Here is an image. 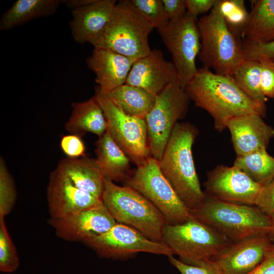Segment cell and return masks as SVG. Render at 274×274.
<instances>
[{"instance_id": "cell-1", "label": "cell", "mask_w": 274, "mask_h": 274, "mask_svg": "<svg viewBox=\"0 0 274 274\" xmlns=\"http://www.w3.org/2000/svg\"><path fill=\"white\" fill-rule=\"evenodd\" d=\"M190 99L212 117L214 128L221 132L231 119L255 114L263 117L265 103L255 101L237 86L232 77L219 75L203 67L184 88Z\"/></svg>"}, {"instance_id": "cell-2", "label": "cell", "mask_w": 274, "mask_h": 274, "mask_svg": "<svg viewBox=\"0 0 274 274\" xmlns=\"http://www.w3.org/2000/svg\"><path fill=\"white\" fill-rule=\"evenodd\" d=\"M197 128L188 122H178L174 127L160 159V169L190 210L204 199L196 171L192 148Z\"/></svg>"}, {"instance_id": "cell-3", "label": "cell", "mask_w": 274, "mask_h": 274, "mask_svg": "<svg viewBox=\"0 0 274 274\" xmlns=\"http://www.w3.org/2000/svg\"><path fill=\"white\" fill-rule=\"evenodd\" d=\"M190 213L191 217L232 243L269 234L271 230L270 217L257 206L223 201L207 194L203 201Z\"/></svg>"}, {"instance_id": "cell-4", "label": "cell", "mask_w": 274, "mask_h": 274, "mask_svg": "<svg viewBox=\"0 0 274 274\" xmlns=\"http://www.w3.org/2000/svg\"><path fill=\"white\" fill-rule=\"evenodd\" d=\"M154 28L130 0L117 2L108 22L91 44L136 61L152 50L149 36Z\"/></svg>"}, {"instance_id": "cell-5", "label": "cell", "mask_w": 274, "mask_h": 274, "mask_svg": "<svg viewBox=\"0 0 274 274\" xmlns=\"http://www.w3.org/2000/svg\"><path fill=\"white\" fill-rule=\"evenodd\" d=\"M201 48L198 55L202 67L215 73L232 75L244 61L242 43L229 29L220 9V0L197 21Z\"/></svg>"}, {"instance_id": "cell-6", "label": "cell", "mask_w": 274, "mask_h": 274, "mask_svg": "<svg viewBox=\"0 0 274 274\" xmlns=\"http://www.w3.org/2000/svg\"><path fill=\"white\" fill-rule=\"evenodd\" d=\"M102 201L117 223L131 227L149 239L163 242L167 224L159 210L133 188L105 179Z\"/></svg>"}, {"instance_id": "cell-7", "label": "cell", "mask_w": 274, "mask_h": 274, "mask_svg": "<svg viewBox=\"0 0 274 274\" xmlns=\"http://www.w3.org/2000/svg\"><path fill=\"white\" fill-rule=\"evenodd\" d=\"M163 242L179 260L194 266L214 260L232 243L191 216L181 224H167L163 231Z\"/></svg>"}, {"instance_id": "cell-8", "label": "cell", "mask_w": 274, "mask_h": 274, "mask_svg": "<svg viewBox=\"0 0 274 274\" xmlns=\"http://www.w3.org/2000/svg\"><path fill=\"white\" fill-rule=\"evenodd\" d=\"M143 195L161 213L167 224H181L191 215L189 209L161 173L158 160L149 157L125 182Z\"/></svg>"}, {"instance_id": "cell-9", "label": "cell", "mask_w": 274, "mask_h": 274, "mask_svg": "<svg viewBox=\"0 0 274 274\" xmlns=\"http://www.w3.org/2000/svg\"><path fill=\"white\" fill-rule=\"evenodd\" d=\"M190 98L176 82L156 97L154 106L145 118L151 156L159 160L178 120L186 115Z\"/></svg>"}, {"instance_id": "cell-10", "label": "cell", "mask_w": 274, "mask_h": 274, "mask_svg": "<svg viewBox=\"0 0 274 274\" xmlns=\"http://www.w3.org/2000/svg\"><path fill=\"white\" fill-rule=\"evenodd\" d=\"M95 97L101 107L107 130L115 143L137 166L151 157L145 120L125 113L95 88Z\"/></svg>"}, {"instance_id": "cell-11", "label": "cell", "mask_w": 274, "mask_h": 274, "mask_svg": "<svg viewBox=\"0 0 274 274\" xmlns=\"http://www.w3.org/2000/svg\"><path fill=\"white\" fill-rule=\"evenodd\" d=\"M197 21L187 12L181 19L169 22L165 28L158 30L171 54L172 62L183 89L198 70L195 59L199 53L201 43Z\"/></svg>"}, {"instance_id": "cell-12", "label": "cell", "mask_w": 274, "mask_h": 274, "mask_svg": "<svg viewBox=\"0 0 274 274\" xmlns=\"http://www.w3.org/2000/svg\"><path fill=\"white\" fill-rule=\"evenodd\" d=\"M83 243L100 257L114 259L127 258L141 252L167 257L174 255L165 243L151 240L134 228L119 223L107 232Z\"/></svg>"}, {"instance_id": "cell-13", "label": "cell", "mask_w": 274, "mask_h": 274, "mask_svg": "<svg viewBox=\"0 0 274 274\" xmlns=\"http://www.w3.org/2000/svg\"><path fill=\"white\" fill-rule=\"evenodd\" d=\"M208 195L230 203L256 206L263 186L234 166L219 165L207 173Z\"/></svg>"}, {"instance_id": "cell-14", "label": "cell", "mask_w": 274, "mask_h": 274, "mask_svg": "<svg viewBox=\"0 0 274 274\" xmlns=\"http://www.w3.org/2000/svg\"><path fill=\"white\" fill-rule=\"evenodd\" d=\"M48 222L59 237L82 242L107 232L117 223L103 202Z\"/></svg>"}, {"instance_id": "cell-15", "label": "cell", "mask_w": 274, "mask_h": 274, "mask_svg": "<svg viewBox=\"0 0 274 274\" xmlns=\"http://www.w3.org/2000/svg\"><path fill=\"white\" fill-rule=\"evenodd\" d=\"M47 197L50 219H61L102 202L77 188L57 168L50 174Z\"/></svg>"}, {"instance_id": "cell-16", "label": "cell", "mask_w": 274, "mask_h": 274, "mask_svg": "<svg viewBox=\"0 0 274 274\" xmlns=\"http://www.w3.org/2000/svg\"><path fill=\"white\" fill-rule=\"evenodd\" d=\"M272 242L268 233L251 236L231 243L211 261L221 274H249L262 262Z\"/></svg>"}, {"instance_id": "cell-17", "label": "cell", "mask_w": 274, "mask_h": 274, "mask_svg": "<svg viewBox=\"0 0 274 274\" xmlns=\"http://www.w3.org/2000/svg\"><path fill=\"white\" fill-rule=\"evenodd\" d=\"M176 82H179V79L173 62L164 58L161 50L153 49L133 62L126 83L157 96Z\"/></svg>"}, {"instance_id": "cell-18", "label": "cell", "mask_w": 274, "mask_h": 274, "mask_svg": "<svg viewBox=\"0 0 274 274\" xmlns=\"http://www.w3.org/2000/svg\"><path fill=\"white\" fill-rule=\"evenodd\" d=\"M259 115L250 114L234 117L227 123L236 156L266 149L274 138V128Z\"/></svg>"}, {"instance_id": "cell-19", "label": "cell", "mask_w": 274, "mask_h": 274, "mask_svg": "<svg viewBox=\"0 0 274 274\" xmlns=\"http://www.w3.org/2000/svg\"><path fill=\"white\" fill-rule=\"evenodd\" d=\"M135 61L113 51L94 48L87 58L88 68L95 74L96 87L104 94L125 84Z\"/></svg>"}, {"instance_id": "cell-20", "label": "cell", "mask_w": 274, "mask_h": 274, "mask_svg": "<svg viewBox=\"0 0 274 274\" xmlns=\"http://www.w3.org/2000/svg\"><path fill=\"white\" fill-rule=\"evenodd\" d=\"M116 3L115 0H94L72 10L70 26L74 40L80 44H91L108 22Z\"/></svg>"}, {"instance_id": "cell-21", "label": "cell", "mask_w": 274, "mask_h": 274, "mask_svg": "<svg viewBox=\"0 0 274 274\" xmlns=\"http://www.w3.org/2000/svg\"><path fill=\"white\" fill-rule=\"evenodd\" d=\"M56 168L77 188L101 199L105 178L96 159L67 157L61 160Z\"/></svg>"}, {"instance_id": "cell-22", "label": "cell", "mask_w": 274, "mask_h": 274, "mask_svg": "<svg viewBox=\"0 0 274 274\" xmlns=\"http://www.w3.org/2000/svg\"><path fill=\"white\" fill-rule=\"evenodd\" d=\"M95 154L105 179L125 182L131 176L130 159L107 131L96 141Z\"/></svg>"}, {"instance_id": "cell-23", "label": "cell", "mask_w": 274, "mask_h": 274, "mask_svg": "<svg viewBox=\"0 0 274 274\" xmlns=\"http://www.w3.org/2000/svg\"><path fill=\"white\" fill-rule=\"evenodd\" d=\"M73 111L65 124L71 134L81 136L86 132L101 136L107 130V124L101 106L94 95L90 99L72 103Z\"/></svg>"}, {"instance_id": "cell-24", "label": "cell", "mask_w": 274, "mask_h": 274, "mask_svg": "<svg viewBox=\"0 0 274 274\" xmlns=\"http://www.w3.org/2000/svg\"><path fill=\"white\" fill-rule=\"evenodd\" d=\"M60 0H17L2 16L0 29L7 30L35 19L54 14Z\"/></svg>"}, {"instance_id": "cell-25", "label": "cell", "mask_w": 274, "mask_h": 274, "mask_svg": "<svg viewBox=\"0 0 274 274\" xmlns=\"http://www.w3.org/2000/svg\"><path fill=\"white\" fill-rule=\"evenodd\" d=\"M251 11L242 38L267 42L274 40V0H252Z\"/></svg>"}, {"instance_id": "cell-26", "label": "cell", "mask_w": 274, "mask_h": 274, "mask_svg": "<svg viewBox=\"0 0 274 274\" xmlns=\"http://www.w3.org/2000/svg\"><path fill=\"white\" fill-rule=\"evenodd\" d=\"M105 94L125 113L144 119L152 109L156 97L142 88L126 83Z\"/></svg>"}, {"instance_id": "cell-27", "label": "cell", "mask_w": 274, "mask_h": 274, "mask_svg": "<svg viewBox=\"0 0 274 274\" xmlns=\"http://www.w3.org/2000/svg\"><path fill=\"white\" fill-rule=\"evenodd\" d=\"M233 165L262 186L274 178V157L267 153L266 149L236 156Z\"/></svg>"}, {"instance_id": "cell-28", "label": "cell", "mask_w": 274, "mask_h": 274, "mask_svg": "<svg viewBox=\"0 0 274 274\" xmlns=\"http://www.w3.org/2000/svg\"><path fill=\"white\" fill-rule=\"evenodd\" d=\"M261 64L256 60H244L235 70L232 78L239 88L250 98L265 103L268 98L260 88Z\"/></svg>"}, {"instance_id": "cell-29", "label": "cell", "mask_w": 274, "mask_h": 274, "mask_svg": "<svg viewBox=\"0 0 274 274\" xmlns=\"http://www.w3.org/2000/svg\"><path fill=\"white\" fill-rule=\"evenodd\" d=\"M220 9L230 31L238 39L247 25L249 13L243 0H220Z\"/></svg>"}, {"instance_id": "cell-30", "label": "cell", "mask_w": 274, "mask_h": 274, "mask_svg": "<svg viewBox=\"0 0 274 274\" xmlns=\"http://www.w3.org/2000/svg\"><path fill=\"white\" fill-rule=\"evenodd\" d=\"M19 265V258L4 218H0V270L2 272L11 273L14 272Z\"/></svg>"}, {"instance_id": "cell-31", "label": "cell", "mask_w": 274, "mask_h": 274, "mask_svg": "<svg viewBox=\"0 0 274 274\" xmlns=\"http://www.w3.org/2000/svg\"><path fill=\"white\" fill-rule=\"evenodd\" d=\"M134 6L157 30L165 28L169 23L162 0H130Z\"/></svg>"}, {"instance_id": "cell-32", "label": "cell", "mask_w": 274, "mask_h": 274, "mask_svg": "<svg viewBox=\"0 0 274 274\" xmlns=\"http://www.w3.org/2000/svg\"><path fill=\"white\" fill-rule=\"evenodd\" d=\"M13 179L4 160L0 161V218H4L13 208L16 199Z\"/></svg>"}, {"instance_id": "cell-33", "label": "cell", "mask_w": 274, "mask_h": 274, "mask_svg": "<svg viewBox=\"0 0 274 274\" xmlns=\"http://www.w3.org/2000/svg\"><path fill=\"white\" fill-rule=\"evenodd\" d=\"M242 46L245 60H274V40L267 42L245 40Z\"/></svg>"}, {"instance_id": "cell-34", "label": "cell", "mask_w": 274, "mask_h": 274, "mask_svg": "<svg viewBox=\"0 0 274 274\" xmlns=\"http://www.w3.org/2000/svg\"><path fill=\"white\" fill-rule=\"evenodd\" d=\"M170 263L181 274H221L211 260L206 261L199 266L187 264L173 256L168 257Z\"/></svg>"}, {"instance_id": "cell-35", "label": "cell", "mask_w": 274, "mask_h": 274, "mask_svg": "<svg viewBox=\"0 0 274 274\" xmlns=\"http://www.w3.org/2000/svg\"><path fill=\"white\" fill-rule=\"evenodd\" d=\"M261 64L260 88L263 95L274 97V62L270 60L260 61Z\"/></svg>"}, {"instance_id": "cell-36", "label": "cell", "mask_w": 274, "mask_h": 274, "mask_svg": "<svg viewBox=\"0 0 274 274\" xmlns=\"http://www.w3.org/2000/svg\"><path fill=\"white\" fill-rule=\"evenodd\" d=\"M60 147L68 158L84 156L85 145L79 136L72 134L63 136L60 141Z\"/></svg>"}, {"instance_id": "cell-37", "label": "cell", "mask_w": 274, "mask_h": 274, "mask_svg": "<svg viewBox=\"0 0 274 274\" xmlns=\"http://www.w3.org/2000/svg\"><path fill=\"white\" fill-rule=\"evenodd\" d=\"M256 206L269 217L274 213V178L263 186Z\"/></svg>"}, {"instance_id": "cell-38", "label": "cell", "mask_w": 274, "mask_h": 274, "mask_svg": "<svg viewBox=\"0 0 274 274\" xmlns=\"http://www.w3.org/2000/svg\"><path fill=\"white\" fill-rule=\"evenodd\" d=\"M169 22L182 18L187 13L186 0H162Z\"/></svg>"}, {"instance_id": "cell-39", "label": "cell", "mask_w": 274, "mask_h": 274, "mask_svg": "<svg viewBox=\"0 0 274 274\" xmlns=\"http://www.w3.org/2000/svg\"><path fill=\"white\" fill-rule=\"evenodd\" d=\"M216 1L217 0H186L187 12L197 19L198 16L211 10Z\"/></svg>"}, {"instance_id": "cell-40", "label": "cell", "mask_w": 274, "mask_h": 274, "mask_svg": "<svg viewBox=\"0 0 274 274\" xmlns=\"http://www.w3.org/2000/svg\"><path fill=\"white\" fill-rule=\"evenodd\" d=\"M249 274H274V242L268 247L262 262Z\"/></svg>"}, {"instance_id": "cell-41", "label": "cell", "mask_w": 274, "mask_h": 274, "mask_svg": "<svg viewBox=\"0 0 274 274\" xmlns=\"http://www.w3.org/2000/svg\"><path fill=\"white\" fill-rule=\"evenodd\" d=\"M94 0H67L62 1L67 7L71 10L82 7L93 2Z\"/></svg>"}, {"instance_id": "cell-42", "label": "cell", "mask_w": 274, "mask_h": 274, "mask_svg": "<svg viewBox=\"0 0 274 274\" xmlns=\"http://www.w3.org/2000/svg\"><path fill=\"white\" fill-rule=\"evenodd\" d=\"M271 222V230L269 233V235L272 241H274V213L270 216Z\"/></svg>"}, {"instance_id": "cell-43", "label": "cell", "mask_w": 274, "mask_h": 274, "mask_svg": "<svg viewBox=\"0 0 274 274\" xmlns=\"http://www.w3.org/2000/svg\"><path fill=\"white\" fill-rule=\"evenodd\" d=\"M273 61L274 62V60Z\"/></svg>"}]
</instances>
